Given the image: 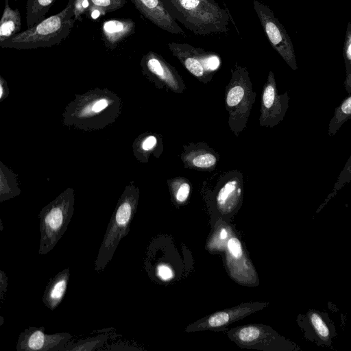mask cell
Wrapping results in <instances>:
<instances>
[{
    "instance_id": "obj_12",
    "label": "cell",
    "mask_w": 351,
    "mask_h": 351,
    "mask_svg": "<svg viewBox=\"0 0 351 351\" xmlns=\"http://www.w3.org/2000/svg\"><path fill=\"white\" fill-rule=\"evenodd\" d=\"M73 335L69 332L47 334L44 327L30 326L19 336L17 351H62Z\"/></svg>"
},
{
    "instance_id": "obj_10",
    "label": "cell",
    "mask_w": 351,
    "mask_h": 351,
    "mask_svg": "<svg viewBox=\"0 0 351 351\" xmlns=\"http://www.w3.org/2000/svg\"><path fill=\"white\" fill-rule=\"evenodd\" d=\"M289 99L288 91L278 95L274 74L270 71L263 88L260 125L274 128L282 121L289 107Z\"/></svg>"
},
{
    "instance_id": "obj_23",
    "label": "cell",
    "mask_w": 351,
    "mask_h": 351,
    "mask_svg": "<svg viewBox=\"0 0 351 351\" xmlns=\"http://www.w3.org/2000/svg\"><path fill=\"white\" fill-rule=\"evenodd\" d=\"M351 119V93L335 110L328 125V134L334 136L343 123Z\"/></svg>"
},
{
    "instance_id": "obj_33",
    "label": "cell",
    "mask_w": 351,
    "mask_h": 351,
    "mask_svg": "<svg viewBox=\"0 0 351 351\" xmlns=\"http://www.w3.org/2000/svg\"><path fill=\"white\" fill-rule=\"evenodd\" d=\"M156 270L157 275L163 280H168L173 276L171 269L166 265H158Z\"/></svg>"
},
{
    "instance_id": "obj_18",
    "label": "cell",
    "mask_w": 351,
    "mask_h": 351,
    "mask_svg": "<svg viewBox=\"0 0 351 351\" xmlns=\"http://www.w3.org/2000/svg\"><path fill=\"white\" fill-rule=\"evenodd\" d=\"M135 23L130 19H114L103 21L101 25V38L104 45L110 50L135 32Z\"/></svg>"
},
{
    "instance_id": "obj_1",
    "label": "cell",
    "mask_w": 351,
    "mask_h": 351,
    "mask_svg": "<svg viewBox=\"0 0 351 351\" xmlns=\"http://www.w3.org/2000/svg\"><path fill=\"white\" fill-rule=\"evenodd\" d=\"M176 20L195 35L224 34L230 16L215 0H162Z\"/></svg>"
},
{
    "instance_id": "obj_5",
    "label": "cell",
    "mask_w": 351,
    "mask_h": 351,
    "mask_svg": "<svg viewBox=\"0 0 351 351\" xmlns=\"http://www.w3.org/2000/svg\"><path fill=\"white\" fill-rule=\"evenodd\" d=\"M74 211V192L68 189L43 207L38 217L40 232L38 254L49 253L67 230Z\"/></svg>"
},
{
    "instance_id": "obj_16",
    "label": "cell",
    "mask_w": 351,
    "mask_h": 351,
    "mask_svg": "<svg viewBox=\"0 0 351 351\" xmlns=\"http://www.w3.org/2000/svg\"><path fill=\"white\" fill-rule=\"evenodd\" d=\"M138 12L158 27L171 34L184 35L162 0H130Z\"/></svg>"
},
{
    "instance_id": "obj_38",
    "label": "cell",
    "mask_w": 351,
    "mask_h": 351,
    "mask_svg": "<svg viewBox=\"0 0 351 351\" xmlns=\"http://www.w3.org/2000/svg\"><path fill=\"white\" fill-rule=\"evenodd\" d=\"M5 1H9V0H5ZM14 1H17V0H14Z\"/></svg>"
},
{
    "instance_id": "obj_31",
    "label": "cell",
    "mask_w": 351,
    "mask_h": 351,
    "mask_svg": "<svg viewBox=\"0 0 351 351\" xmlns=\"http://www.w3.org/2000/svg\"><path fill=\"white\" fill-rule=\"evenodd\" d=\"M228 249L230 254L239 258L243 255V250L240 241L236 237H231L228 241Z\"/></svg>"
},
{
    "instance_id": "obj_17",
    "label": "cell",
    "mask_w": 351,
    "mask_h": 351,
    "mask_svg": "<svg viewBox=\"0 0 351 351\" xmlns=\"http://www.w3.org/2000/svg\"><path fill=\"white\" fill-rule=\"evenodd\" d=\"M183 148L180 158L185 168L210 171L219 161L218 154L206 143H191Z\"/></svg>"
},
{
    "instance_id": "obj_32",
    "label": "cell",
    "mask_w": 351,
    "mask_h": 351,
    "mask_svg": "<svg viewBox=\"0 0 351 351\" xmlns=\"http://www.w3.org/2000/svg\"><path fill=\"white\" fill-rule=\"evenodd\" d=\"M106 12L102 8L90 3L89 8L86 14L87 17L93 20L97 19L98 18L104 16Z\"/></svg>"
},
{
    "instance_id": "obj_27",
    "label": "cell",
    "mask_w": 351,
    "mask_h": 351,
    "mask_svg": "<svg viewBox=\"0 0 351 351\" xmlns=\"http://www.w3.org/2000/svg\"><path fill=\"white\" fill-rule=\"evenodd\" d=\"M351 181V155L347 160L344 167L339 175L334 186V190L330 194L332 197L335 195L337 191L340 190L346 184Z\"/></svg>"
},
{
    "instance_id": "obj_13",
    "label": "cell",
    "mask_w": 351,
    "mask_h": 351,
    "mask_svg": "<svg viewBox=\"0 0 351 351\" xmlns=\"http://www.w3.org/2000/svg\"><path fill=\"white\" fill-rule=\"evenodd\" d=\"M266 302H248L235 307L217 311L186 328V331L218 330L266 307Z\"/></svg>"
},
{
    "instance_id": "obj_30",
    "label": "cell",
    "mask_w": 351,
    "mask_h": 351,
    "mask_svg": "<svg viewBox=\"0 0 351 351\" xmlns=\"http://www.w3.org/2000/svg\"><path fill=\"white\" fill-rule=\"evenodd\" d=\"M158 140L154 135H147L140 142V149L144 153H149L154 151L158 145Z\"/></svg>"
},
{
    "instance_id": "obj_34",
    "label": "cell",
    "mask_w": 351,
    "mask_h": 351,
    "mask_svg": "<svg viewBox=\"0 0 351 351\" xmlns=\"http://www.w3.org/2000/svg\"><path fill=\"white\" fill-rule=\"evenodd\" d=\"M8 287V276L6 274L1 270L0 271V298L1 302H3L4 295L6 293Z\"/></svg>"
},
{
    "instance_id": "obj_37",
    "label": "cell",
    "mask_w": 351,
    "mask_h": 351,
    "mask_svg": "<svg viewBox=\"0 0 351 351\" xmlns=\"http://www.w3.org/2000/svg\"><path fill=\"white\" fill-rule=\"evenodd\" d=\"M1 322L0 324L1 325V324H2V323H3V317H1Z\"/></svg>"
},
{
    "instance_id": "obj_7",
    "label": "cell",
    "mask_w": 351,
    "mask_h": 351,
    "mask_svg": "<svg viewBox=\"0 0 351 351\" xmlns=\"http://www.w3.org/2000/svg\"><path fill=\"white\" fill-rule=\"evenodd\" d=\"M229 338L243 348L263 350L298 351L300 348L280 336L270 327L251 324L240 326L228 332Z\"/></svg>"
},
{
    "instance_id": "obj_36",
    "label": "cell",
    "mask_w": 351,
    "mask_h": 351,
    "mask_svg": "<svg viewBox=\"0 0 351 351\" xmlns=\"http://www.w3.org/2000/svg\"><path fill=\"white\" fill-rule=\"evenodd\" d=\"M228 237L227 230L225 228H222L220 231V238L221 239H225Z\"/></svg>"
},
{
    "instance_id": "obj_4",
    "label": "cell",
    "mask_w": 351,
    "mask_h": 351,
    "mask_svg": "<svg viewBox=\"0 0 351 351\" xmlns=\"http://www.w3.org/2000/svg\"><path fill=\"white\" fill-rule=\"evenodd\" d=\"M231 73L230 80L226 87L225 106L228 113V126L238 136L246 128L256 93L246 67L236 64L231 69Z\"/></svg>"
},
{
    "instance_id": "obj_29",
    "label": "cell",
    "mask_w": 351,
    "mask_h": 351,
    "mask_svg": "<svg viewBox=\"0 0 351 351\" xmlns=\"http://www.w3.org/2000/svg\"><path fill=\"white\" fill-rule=\"evenodd\" d=\"M90 5V0H75L73 5L74 18L81 22L82 16L86 14Z\"/></svg>"
},
{
    "instance_id": "obj_20",
    "label": "cell",
    "mask_w": 351,
    "mask_h": 351,
    "mask_svg": "<svg viewBox=\"0 0 351 351\" xmlns=\"http://www.w3.org/2000/svg\"><path fill=\"white\" fill-rule=\"evenodd\" d=\"M21 28L19 10L12 9L5 1L3 12L0 21V43L19 34Z\"/></svg>"
},
{
    "instance_id": "obj_11",
    "label": "cell",
    "mask_w": 351,
    "mask_h": 351,
    "mask_svg": "<svg viewBox=\"0 0 351 351\" xmlns=\"http://www.w3.org/2000/svg\"><path fill=\"white\" fill-rule=\"evenodd\" d=\"M297 322L304 330L306 339L315 342L319 346L331 347L337 332L327 312L310 309L304 315L299 314Z\"/></svg>"
},
{
    "instance_id": "obj_22",
    "label": "cell",
    "mask_w": 351,
    "mask_h": 351,
    "mask_svg": "<svg viewBox=\"0 0 351 351\" xmlns=\"http://www.w3.org/2000/svg\"><path fill=\"white\" fill-rule=\"evenodd\" d=\"M56 0H27L26 23L27 27L43 21Z\"/></svg>"
},
{
    "instance_id": "obj_6",
    "label": "cell",
    "mask_w": 351,
    "mask_h": 351,
    "mask_svg": "<svg viewBox=\"0 0 351 351\" xmlns=\"http://www.w3.org/2000/svg\"><path fill=\"white\" fill-rule=\"evenodd\" d=\"M171 54L195 78L204 84L213 79L221 66L219 55L213 51L195 47L188 43L170 42L167 44Z\"/></svg>"
},
{
    "instance_id": "obj_25",
    "label": "cell",
    "mask_w": 351,
    "mask_h": 351,
    "mask_svg": "<svg viewBox=\"0 0 351 351\" xmlns=\"http://www.w3.org/2000/svg\"><path fill=\"white\" fill-rule=\"evenodd\" d=\"M343 56L346 66L344 86L348 94L351 93V21L348 23L343 47Z\"/></svg>"
},
{
    "instance_id": "obj_26",
    "label": "cell",
    "mask_w": 351,
    "mask_h": 351,
    "mask_svg": "<svg viewBox=\"0 0 351 351\" xmlns=\"http://www.w3.org/2000/svg\"><path fill=\"white\" fill-rule=\"evenodd\" d=\"M7 172L1 170V188H0V200H5L13 198L20 193L19 189L16 186L15 179L8 180Z\"/></svg>"
},
{
    "instance_id": "obj_15",
    "label": "cell",
    "mask_w": 351,
    "mask_h": 351,
    "mask_svg": "<svg viewBox=\"0 0 351 351\" xmlns=\"http://www.w3.org/2000/svg\"><path fill=\"white\" fill-rule=\"evenodd\" d=\"M114 97L103 93L85 96L75 106L72 112L77 123H90L98 118H104L111 107H115Z\"/></svg>"
},
{
    "instance_id": "obj_3",
    "label": "cell",
    "mask_w": 351,
    "mask_h": 351,
    "mask_svg": "<svg viewBox=\"0 0 351 351\" xmlns=\"http://www.w3.org/2000/svg\"><path fill=\"white\" fill-rule=\"evenodd\" d=\"M139 191L133 185L128 186L121 196L108 224L99 247L94 269L100 273L112 260L121 239L128 235L136 213Z\"/></svg>"
},
{
    "instance_id": "obj_24",
    "label": "cell",
    "mask_w": 351,
    "mask_h": 351,
    "mask_svg": "<svg viewBox=\"0 0 351 351\" xmlns=\"http://www.w3.org/2000/svg\"><path fill=\"white\" fill-rule=\"evenodd\" d=\"M168 184L177 202L182 204L188 199L191 186L187 179L182 177H177L169 180Z\"/></svg>"
},
{
    "instance_id": "obj_2",
    "label": "cell",
    "mask_w": 351,
    "mask_h": 351,
    "mask_svg": "<svg viewBox=\"0 0 351 351\" xmlns=\"http://www.w3.org/2000/svg\"><path fill=\"white\" fill-rule=\"evenodd\" d=\"M69 0L66 7L56 14L44 19L13 37L0 43L1 48L31 49L60 44L74 26L73 5Z\"/></svg>"
},
{
    "instance_id": "obj_19",
    "label": "cell",
    "mask_w": 351,
    "mask_h": 351,
    "mask_svg": "<svg viewBox=\"0 0 351 351\" xmlns=\"http://www.w3.org/2000/svg\"><path fill=\"white\" fill-rule=\"evenodd\" d=\"M69 278V268H65L49 280L43 295V302L49 309L55 310L62 302Z\"/></svg>"
},
{
    "instance_id": "obj_21",
    "label": "cell",
    "mask_w": 351,
    "mask_h": 351,
    "mask_svg": "<svg viewBox=\"0 0 351 351\" xmlns=\"http://www.w3.org/2000/svg\"><path fill=\"white\" fill-rule=\"evenodd\" d=\"M113 328H108L104 330V333L94 337L80 339L75 341L71 339L67 343L62 351H93L98 350L108 341L111 337L110 332Z\"/></svg>"
},
{
    "instance_id": "obj_28",
    "label": "cell",
    "mask_w": 351,
    "mask_h": 351,
    "mask_svg": "<svg viewBox=\"0 0 351 351\" xmlns=\"http://www.w3.org/2000/svg\"><path fill=\"white\" fill-rule=\"evenodd\" d=\"M90 3L99 6L107 12H114L123 7L128 0H90Z\"/></svg>"
},
{
    "instance_id": "obj_9",
    "label": "cell",
    "mask_w": 351,
    "mask_h": 351,
    "mask_svg": "<svg viewBox=\"0 0 351 351\" xmlns=\"http://www.w3.org/2000/svg\"><path fill=\"white\" fill-rule=\"evenodd\" d=\"M143 74L160 88L176 93L186 89L185 84L175 67L160 54L150 51L141 60Z\"/></svg>"
},
{
    "instance_id": "obj_14",
    "label": "cell",
    "mask_w": 351,
    "mask_h": 351,
    "mask_svg": "<svg viewBox=\"0 0 351 351\" xmlns=\"http://www.w3.org/2000/svg\"><path fill=\"white\" fill-rule=\"evenodd\" d=\"M218 189L215 196L217 209L223 213H231L241 199L243 179L240 171H231L218 179Z\"/></svg>"
},
{
    "instance_id": "obj_8",
    "label": "cell",
    "mask_w": 351,
    "mask_h": 351,
    "mask_svg": "<svg viewBox=\"0 0 351 351\" xmlns=\"http://www.w3.org/2000/svg\"><path fill=\"white\" fill-rule=\"evenodd\" d=\"M253 6L272 47L291 69L297 70L298 65L293 43L284 26L267 5L258 0H254Z\"/></svg>"
},
{
    "instance_id": "obj_35",
    "label": "cell",
    "mask_w": 351,
    "mask_h": 351,
    "mask_svg": "<svg viewBox=\"0 0 351 351\" xmlns=\"http://www.w3.org/2000/svg\"><path fill=\"white\" fill-rule=\"evenodd\" d=\"M6 82L3 80L2 77H1V84H0V99H3L5 97V88L6 87Z\"/></svg>"
}]
</instances>
